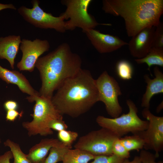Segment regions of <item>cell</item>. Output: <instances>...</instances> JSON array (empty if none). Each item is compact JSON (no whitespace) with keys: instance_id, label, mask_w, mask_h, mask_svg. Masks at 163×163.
<instances>
[{"instance_id":"1","label":"cell","mask_w":163,"mask_h":163,"mask_svg":"<svg viewBox=\"0 0 163 163\" xmlns=\"http://www.w3.org/2000/svg\"><path fill=\"white\" fill-rule=\"evenodd\" d=\"M51 101L62 115L77 117L99 101L96 80L88 70L81 69L58 88Z\"/></svg>"},{"instance_id":"2","label":"cell","mask_w":163,"mask_h":163,"mask_svg":"<svg viewBox=\"0 0 163 163\" xmlns=\"http://www.w3.org/2000/svg\"><path fill=\"white\" fill-rule=\"evenodd\" d=\"M82 64L79 55L73 53L69 45L65 43L40 57L35 65L39 71L42 82L39 95L51 99L54 91L65 80L82 69Z\"/></svg>"},{"instance_id":"3","label":"cell","mask_w":163,"mask_h":163,"mask_svg":"<svg viewBox=\"0 0 163 163\" xmlns=\"http://www.w3.org/2000/svg\"><path fill=\"white\" fill-rule=\"evenodd\" d=\"M104 12L123 18L128 36L144 28L157 26L163 13V0H104Z\"/></svg>"},{"instance_id":"4","label":"cell","mask_w":163,"mask_h":163,"mask_svg":"<svg viewBox=\"0 0 163 163\" xmlns=\"http://www.w3.org/2000/svg\"><path fill=\"white\" fill-rule=\"evenodd\" d=\"M27 99L30 102H35L33 107V113L31 114L33 118L30 122L22 123L23 127L28 131L30 136L39 134L47 136L53 133L48 127V124L52 120L63 117L53 104L51 99L39 95L29 96Z\"/></svg>"},{"instance_id":"5","label":"cell","mask_w":163,"mask_h":163,"mask_svg":"<svg viewBox=\"0 0 163 163\" xmlns=\"http://www.w3.org/2000/svg\"><path fill=\"white\" fill-rule=\"evenodd\" d=\"M126 103L129 109L127 113L114 118L98 116L96 118L97 123L101 127L110 130L120 138L129 133L136 134L146 130L148 126V121L143 120L139 117L138 108L132 101L128 99Z\"/></svg>"},{"instance_id":"6","label":"cell","mask_w":163,"mask_h":163,"mask_svg":"<svg viewBox=\"0 0 163 163\" xmlns=\"http://www.w3.org/2000/svg\"><path fill=\"white\" fill-rule=\"evenodd\" d=\"M91 0H65L62 4L66 7L64 13L61 14L65 20L66 30H72L77 27L82 29V31L87 29H94L99 24L111 26L110 24H99L94 17L88 12V8Z\"/></svg>"},{"instance_id":"7","label":"cell","mask_w":163,"mask_h":163,"mask_svg":"<svg viewBox=\"0 0 163 163\" xmlns=\"http://www.w3.org/2000/svg\"><path fill=\"white\" fill-rule=\"evenodd\" d=\"M118 138L112 132L101 127L80 137L74 146L94 156L109 155L113 154V145Z\"/></svg>"},{"instance_id":"8","label":"cell","mask_w":163,"mask_h":163,"mask_svg":"<svg viewBox=\"0 0 163 163\" xmlns=\"http://www.w3.org/2000/svg\"><path fill=\"white\" fill-rule=\"evenodd\" d=\"M95 80L99 101L104 104L107 113L112 118L119 117L123 109L118 99L122 94L118 82L106 71L103 72Z\"/></svg>"},{"instance_id":"9","label":"cell","mask_w":163,"mask_h":163,"mask_svg":"<svg viewBox=\"0 0 163 163\" xmlns=\"http://www.w3.org/2000/svg\"><path fill=\"white\" fill-rule=\"evenodd\" d=\"M31 3V8L22 6L18 9V13L25 21L36 27L53 29L61 33L65 32V21L61 14L55 17L45 12L39 6L38 0H33Z\"/></svg>"},{"instance_id":"10","label":"cell","mask_w":163,"mask_h":163,"mask_svg":"<svg viewBox=\"0 0 163 163\" xmlns=\"http://www.w3.org/2000/svg\"><path fill=\"white\" fill-rule=\"evenodd\" d=\"M142 114L149 122L147 129L137 134L145 142L144 149L155 152L157 157L163 149V117L157 116L152 114L149 109L144 108Z\"/></svg>"},{"instance_id":"11","label":"cell","mask_w":163,"mask_h":163,"mask_svg":"<svg viewBox=\"0 0 163 163\" xmlns=\"http://www.w3.org/2000/svg\"><path fill=\"white\" fill-rule=\"evenodd\" d=\"M22 55L21 60L17 65L20 71H33L35 63L40 56L48 51L50 45L48 41L37 38L33 41L24 39L20 44Z\"/></svg>"},{"instance_id":"12","label":"cell","mask_w":163,"mask_h":163,"mask_svg":"<svg viewBox=\"0 0 163 163\" xmlns=\"http://www.w3.org/2000/svg\"><path fill=\"white\" fill-rule=\"evenodd\" d=\"M83 31L94 48L101 53L112 52L128 44L117 36L103 34L94 29Z\"/></svg>"},{"instance_id":"13","label":"cell","mask_w":163,"mask_h":163,"mask_svg":"<svg viewBox=\"0 0 163 163\" xmlns=\"http://www.w3.org/2000/svg\"><path fill=\"white\" fill-rule=\"evenodd\" d=\"M155 27L145 28L132 37L128 45L130 53L133 57L141 59L148 53L151 47Z\"/></svg>"},{"instance_id":"14","label":"cell","mask_w":163,"mask_h":163,"mask_svg":"<svg viewBox=\"0 0 163 163\" xmlns=\"http://www.w3.org/2000/svg\"><path fill=\"white\" fill-rule=\"evenodd\" d=\"M154 73L155 77L153 79H151L147 74L144 76L147 86L142 99L141 106L144 108L149 109L150 101L152 97L163 93V73L157 66L154 68Z\"/></svg>"},{"instance_id":"15","label":"cell","mask_w":163,"mask_h":163,"mask_svg":"<svg viewBox=\"0 0 163 163\" xmlns=\"http://www.w3.org/2000/svg\"><path fill=\"white\" fill-rule=\"evenodd\" d=\"M0 78L8 84L16 85L22 92L30 96L39 94V92L32 87L26 77L18 71L10 70L0 65Z\"/></svg>"},{"instance_id":"16","label":"cell","mask_w":163,"mask_h":163,"mask_svg":"<svg viewBox=\"0 0 163 163\" xmlns=\"http://www.w3.org/2000/svg\"><path fill=\"white\" fill-rule=\"evenodd\" d=\"M66 147L58 139L46 138L34 145L26 155L31 163H44L47 155L50 149L53 147Z\"/></svg>"},{"instance_id":"17","label":"cell","mask_w":163,"mask_h":163,"mask_svg":"<svg viewBox=\"0 0 163 163\" xmlns=\"http://www.w3.org/2000/svg\"><path fill=\"white\" fill-rule=\"evenodd\" d=\"M21 41L20 35H10L0 37V59L7 60L12 69L14 68V59Z\"/></svg>"},{"instance_id":"18","label":"cell","mask_w":163,"mask_h":163,"mask_svg":"<svg viewBox=\"0 0 163 163\" xmlns=\"http://www.w3.org/2000/svg\"><path fill=\"white\" fill-rule=\"evenodd\" d=\"M94 155L78 149H69L65 154L62 163H88Z\"/></svg>"},{"instance_id":"19","label":"cell","mask_w":163,"mask_h":163,"mask_svg":"<svg viewBox=\"0 0 163 163\" xmlns=\"http://www.w3.org/2000/svg\"><path fill=\"white\" fill-rule=\"evenodd\" d=\"M138 64H146L148 70L150 72L152 66L156 65L163 67V50L151 49L148 53L144 57L135 59Z\"/></svg>"},{"instance_id":"20","label":"cell","mask_w":163,"mask_h":163,"mask_svg":"<svg viewBox=\"0 0 163 163\" xmlns=\"http://www.w3.org/2000/svg\"><path fill=\"white\" fill-rule=\"evenodd\" d=\"M124 147L129 152L132 150L139 151L144 148L145 142L143 139L137 134L125 136L120 138Z\"/></svg>"},{"instance_id":"21","label":"cell","mask_w":163,"mask_h":163,"mask_svg":"<svg viewBox=\"0 0 163 163\" xmlns=\"http://www.w3.org/2000/svg\"><path fill=\"white\" fill-rule=\"evenodd\" d=\"M5 146L10 148L14 161L13 163H31L25 154L21 150L19 145L8 139L4 143Z\"/></svg>"},{"instance_id":"22","label":"cell","mask_w":163,"mask_h":163,"mask_svg":"<svg viewBox=\"0 0 163 163\" xmlns=\"http://www.w3.org/2000/svg\"><path fill=\"white\" fill-rule=\"evenodd\" d=\"M116 69L117 74L120 79L127 80L132 78L133 69L128 61L122 60L118 61L116 64Z\"/></svg>"},{"instance_id":"23","label":"cell","mask_w":163,"mask_h":163,"mask_svg":"<svg viewBox=\"0 0 163 163\" xmlns=\"http://www.w3.org/2000/svg\"><path fill=\"white\" fill-rule=\"evenodd\" d=\"M78 136L77 132L67 129L59 131L57 134L58 139L69 149L72 148V144Z\"/></svg>"},{"instance_id":"24","label":"cell","mask_w":163,"mask_h":163,"mask_svg":"<svg viewBox=\"0 0 163 163\" xmlns=\"http://www.w3.org/2000/svg\"><path fill=\"white\" fill-rule=\"evenodd\" d=\"M69 149L65 146L53 147L50 150V153L45 160L44 163H56L62 161L64 155Z\"/></svg>"},{"instance_id":"25","label":"cell","mask_w":163,"mask_h":163,"mask_svg":"<svg viewBox=\"0 0 163 163\" xmlns=\"http://www.w3.org/2000/svg\"><path fill=\"white\" fill-rule=\"evenodd\" d=\"M154 32L151 49L163 50V24L160 22Z\"/></svg>"},{"instance_id":"26","label":"cell","mask_w":163,"mask_h":163,"mask_svg":"<svg viewBox=\"0 0 163 163\" xmlns=\"http://www.w3.org/2000/svg\"><path fill=\"white\" fill-rule=\"evenodd\" d=\"M117 139L114 142L112 148L113 154L123 159H128L130 157V153L124 147L120 139Z\"/></svg>"},{"instance_id":"27","label":"cell","mask_w":163,"mask_h":163,"mask_svg":"<svg viewBox=\"0 0 163 163\" xmlns=\"http://www.w3.org/2000/svg\"><path fill=\"white\" fill-rule=\"evenodd\" d=\"M124 159L113 154L109 155H95L94 160L89 163H123Z\"/></svg>"},{"instance_id":"28","label":"cell","mask_w":163,"mask_h":163,"mask_svg":"<svg viewBox=\"0 0 163 163\" xmlns=\"http://www.w3.org/2000/svg\"><path fill=\"white\" fill-rule=\"evenodd\" d=\"M139 156L142 163H163L162 161H156L157 158L155 154L145 149L141 151Z\"/></svg>"},{"instance_id":"29","label":"cell","mask_w":163,"mask_h":163,"mask_svg":"<svg viewBox=\"0 0 163 163\" xmlns=\"http://www.w3.org/2000/svg\"><path fill=\"white\" fill-rule=\"evenodd\" d=\"M49 128L58 132L67 129L68 126L63 120V117L51 120L48 124Z\"/></svg>"},{"instance_id":"30","label":"cell","mask_w":163,"mask_h":163,"mask_svg":"<svg viewBox=\"0 0 163 163\" xmlns=\"http://www.w3.org/2000/svg\"><path fill=\"white\" fill-rule=\"evenodd\" d=\"M23 112L21 111L19 113L16 110H11L7 111L6 119L7 121L14 122L19 116L21 117Z\"/></svg>"},{"instance_id":"31","label":"cell","mask_w":163,"mask_h":163,"mask_svg":"<svg viewBox=\"0 0 163 163\" xmlns=\"http://www.w3.org/2000/svg\"><path fill=\"white\" fill-rule=\"evenodd\" d=\"M4 107L6 111L11 110H16L18 107L17 103L13 100H8L4 104Z\"/></svg>"},{"instance_id":"32","label":"cell","mask_w":163,"mask_h":163,"mask_svg":"<svg viewBox=\"0 0 163 163\" xmlns=\"http://www.w3.org/2000/svg\"><path fill=\"white\" fill-rule=\"evenodd\" d=\"M13 158L11 152V151H7L0 156V163H10V160Z\"/></svg>"},{"instance_id":"33","label":"cell","mask_w":163,"mask_h":163,"mask_svg":"<svg viewBox=\"0 0 163 163\" xmlns=\"http://www.w3.org/2000/svg\"><path fill=\"white\" fill-rule=\"evenodd\" d=\"M7 9L16 10V8L12 4H4L0 3V11Z\"/></svg>"},{"instance_id":"34","label":"cell","mask_w":163,"mask_h":163,"mask_svg":"<svg viewBox=\"0 0 163 163\" xmlns=\"http://www.w3.org/2000/svg\"><path fill=\"white\" fill-rule=\"evenodd\" d=\"M123 163H142V162L139 156H136L131 161H130L128 159H124Z\"/></svg>"},{"instance_id":"35","label":"cell","mask_w":163,"mask_h":163,"mask_svg":"<svg viewBox=\"0 0 163 163\" xmlns=\"http://www.w3.org/2000/svg\"><path fill=\"white\" fill-rule=\"evenodd\" d=\"M163 108V103L162 101L157 107L156 109V111L159 113L162 110Z\"/></svg>"},{"instance_id":"36","label":"cell","mask_w":163,"mask_h":163,"mask_svg":"<svg viewBox=\"0 0 163 163\" xmlns=\"http://www.w3.org/2000/svg\"><path fill=\"white\" fill-rule=\"evenodd\" d=\"M1 139L0 138V144L1 143Z\"/></svg>"}]
</instances>
